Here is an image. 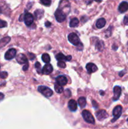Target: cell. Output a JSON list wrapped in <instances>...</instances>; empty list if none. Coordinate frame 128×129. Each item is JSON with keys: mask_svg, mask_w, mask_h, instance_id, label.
Here are the masks:
<instances>
[{"mask_svg": "<svg viewBox=\"0 0 128 129\" xmlns=\"http://www.w3.org/2000/svg\"><path fill=\"white\" fill-rule=\"evenodd\" d=\"M82 115L83 118L86 122L89 123H92V124H94L95 123V120H94V117L91 114V113L88 110H85L83 111Z\"/></svg>", "mask_w": 128, "mask_h": 129, "instance_id": "obj_2", "label": "cell"}, {"mask_svg": "<svg viewBox=\"0 0 128 129\" xmlns=\"http://www.w3.org/2000/svg\"><path fill=\"white\" fill-rule=\"evenodd\" d=\"M56 81L58 84L60 86L66 85L68 83V80L67 78L64 76H58L56 78Z\"/></svg>", "mask_w": 128, "mask_h": 129, "instance_id": "obj_11", "label": "cell"}, {"mask_svg": "<svg viewBox=\"0 0 128 129\" xmlns=\"http://www.w3.org/2000/svg\"><path fill=\"white\" fill-rule=\"evenodd\" d=\"M38 91L40 93H41L43 95L45 96V97L49 98L53 94V91L50 88L48 87L45 86H40L38 88Z\"/></svg>", "mask_w": 128, "mask_h": 129, "instance_id": "obj_1", "label": "cell"}, {"mask_svg": "<svg viewBox=\"0 0 128 129\" xmlns=\"http://www.w3.org/2000/svg\"><path fill=\"white\" fill-rule=\"evenodd\" d=\"M19 20H20V21H22L23 20H24V15H21V16H20V18H19Z\"/></svg>", "mask_w": 128, "mask_h": 129, "instance_id": "obj_35", "label": "cell"}, {"mask_svg": "<svg viewBox=\"0 0 128 129\" xmlns=\"http://www.w3.org/2000/svg\"><path fill=\"white\" fill-rule=\"evenodd\" d=\"M16 60L20 64H26L28 63L26 56L23 54H19L18 55H16Z\"/></svg>", "mask_w": 128, "mask_h": 129, "instance_id": "obj_8", "label": "cell"}, {"mask_svg": "<svg viewBox=\"0 0 128 129\" xmlns=\"http://www.w3.org/2000/svg\"><path fill=\"white\" fill-rule=\"evenodd\" d=\"M95 115H96L97 118L100 121L103 120L104 119H105V118L108 117L107 113L105 110H103L98 111Z\"/></svg>", "mask_w": 128, "mask_h": 129, "instance_id": "obj_10", "label": "cell"}, {"mask_svg": "<svg viewBox=\"0 0 128 129\" xmlns=\"http://www.w3.org/2000/svg\"><path fill=\"white\" fill-rule=\"evenodd\" d=\"M40 3L43 4L45 6H50L51 2L50 0H41V1H40Z\"/></svg>", "mask_w": 128, "mask_h": 129, "instance_id": "obj_25", "label": "cell"}, {"mask_svg": "<svg viewBox=\"0 0 128 129\" xmlns=\"http://www.w3.org/2000/svg\"><path fill=\"white\" fill-rule=\"evenodd\" d=\"M105 23H106V21H105V19L103 18H99L97 21L96 26L98 28H103L105 26Z\"/></svg>", "mask_w": 128, "mask_h": 129, "instance_id": "obj_17", "label": "cell"}, {"mask_svg": "<svg viewBox=\"0 0 128 129\" xmlns=\"http://www.w3.org/2000/svg\"><path fill=\"white\" fill-rule=\"evenodd\" d=\"M54 88H55V91L57 93H61L63 91V87L58 84H55L54 85Z\"/></svg>", "mask_w": 128, "mask_h": 129, "instance_id": "obj_24", "label": "cell"}, {"mask_svg": "<svg viewBox=\"0 0 128 129\" xmlns=\"http://www.w3.org/2000/svg\"><path fill=\"white\" fill-rule=\"evenodd\" d=\"M55 16L56 18V21L59 23L63 22L66 18V15L65 13L62 10L58 8L55 11Z\"/></svg>", "mask_w": 128, "mask_h": 129, "instance_id": "obj_3", "label": "cell"}, {"mask_svg": "<svg viewBox=\"0 0 128 129\" xmlns=\"http://www.w3.org/2000/svg\"><path fill=\"white\" fill-rule=\"evenodd\" d=\"M113 91H114V97L112 98L113 101H117V100H119L120 94H121V88L116 86L113 89Z\"/></svg>", "mask_w": 128, "mask_h": 129, "instance_id": "obj_9", "label": "cell"}, {"mask_svg": "<svg viewBox=\"0 0 128 129\" xmlns=\"http://www.w3.org/2000/svg\"><path fill=\"white\" fill-rule=\"evenodd\" d=\"M52 71H53V67L50 64H46V65H45L42 69V73L43 74H45V75L50 74Z\"/></svg>", "mask_w": 128, "mask_h": 129, "instance_id": "obj_14", "label": "cell"}, {"mask_svg": "<svg viewBox=\"0 0 128 129\" xmlns=\"http://www.w3.org/2000/svg\"><path fill=\"white\" fill-rule=\"evenodd\" d=\"M86 69L89 74L95 73L97 71L98 68L93 63H88L86 66Z\"/></svg>", "mask_w": 128, "mask_h": 129, "instance_id": "obj_12", "label": "cell"}, {"mask_svg": "<svg viewBox=\"0 0 128 129\" xmlns=\"http://www.w3.org/2000/svg\"><path fill=\"white\" fill-rule=\"evenodd\" d=\"M79 23V20H78L77 18H72L70 21V27H75V26H77Z\"/></svg>", "mask_w": 128, "mask_h": 129, "instance_id": "obj_21", "label": "cell"}, {"mask_svg": "<svg viewBox=\"0 0 128 129\" xmlns=\"http://www.w3.org/2000/svg\"><path fill=\"white\" fill-rule=\"evenodd\" d=\"M4 98H5V95H4V94H3L2 93H0V101L3 100L4 99Z\"/></svg>", "mask_w": 128, "mask_h": 129, "instance_id": "obj_33", "label": "cell"}, {"mask_svg": "<svg viewBox=\"0 0 128 129\" xmlns=\"http://www.w3.org/2000/svg\"><path fill=\"white\" fill-rule=\"evenodd\" d=\"M57 66L60 68H66V64L63 61H58L57 63Z\"/></svg>", "mask_w": 128, "mask_h": 129, "instance_id": "obj_26", "label": "cell"}, {"mask_svg": "<svg viewBox=\"0 0 128 129\" xmlns=\"http://www.w3.org/2000/svg\"><path fill=\"white\" fill-rule=\"evenodd\" d=\"M122 108L121 106L118 105L116 106L115 108L113 110V116H114V118L112 120V122H115L116 120H117L119 117H120L122 114Z\"/></svg>", "mask_w": 128, "mask_h": 129, "instance_id": "obj_5", "label": "cell"}, {"mask_svg": "<svg viewBox=\"0 0 128 129\" xmlns=\"http://www.w3.org/2000/svg\"><path fill=\"white\" fill-rule=\"evenodd\" d=\"M127 122H128V118H127Z\"/></svg>", "mask_w": 128, "mask_h": 129, "instance_id": "obj_37", "label": "cell"}, {"mask_svg": "<svg viewBox=\"0 0 128 129\" xmlns=\"http://www.w3.org/2000/svg\"><path fill=\"white\" fill-rule=\"evenodd\" d=\"M33 16L30 13L26 12L24 15V21H25V23L26 24V26H30L33 23Z\"/></svg>", "mask_w": 128, "mask_h": 129, "instance_id": "obj_6", "label": "cell"}, {"mask_svg": "<svg viewBox=\"0 0 128 129\" xmlns=\"http://www.w3.org/2000/svg\"><path fill=\"white\" fill-rule=\"evenodd\" d=\"M104 42H103L102 41H101V40L98 41L96 43V44H95V48H96L97 50H100V51L102 50L103 49H104Z\"/></svg>", "mask_w": 128, "mask_h": 129, "instance_id": "obj_22", "label": "cell"}, {"mask_svg": "<svg viewBox=\"0 0 128 129\" xmlns=\"http://www.w3.org/2000/svg\"><path fill=\"white\" fill-rule=\"evenodd\" d=\"M44 11L42 10H36V11L34 13V15H35V18H36L37 20L38 19H41V18L43 16Z\"/></svg>", "mask_w": 128, "mask_h": 129, "instance_id": "obj_19", "label": "cell"}, {"mask_svg": "<svg viewBox=\"0 0 128 129\" xmlns=\"http://www.w3.org/2000/svg\"><path fill=\"white\" fill-rule=\"evenodd\" d=\"M124 23L125 25H128V15H125L124 18Z\"/></svg>", "mask_w": 128, "mask_h": 129, "instance_id": "obj_30", "label": "cell"}, {"mask_svg": "<svg viewBox=\"0 0 128 129\" xmlns=\"http://www.w3.org/2000/svg\"><path fill=\"white\" fill-rule=\"evenodd\" d=\"M41 59H42V60L44 62L49 63L50 61V57L48 54L45 53V54H43L42 55V56H41Z\"/></svg>", "mask_w": 128, "mask_h": 129, "instance_id": "obj_23", "label": "cell"}, {"mask_svg": "<svg viewBox=\"0 0 128 129\" xmlns=\"http://www.w3.org/2000/svg\"><path fill=\"white\" fill-rule=\"evenodd\" d=\"M7 26V22L5 21H3V20H0V28H4Z\"/></svg>", "mask_w": 128, "mask_h": 129, "instance_id": "obj_28", "label": "cell"}, {"mask_svg": "<svg viewBox=\"0 0 128 129\" xmlns=\"http://www.w3.org/2000/svg\"><path fill=\"white\" fill-rule=\"evenodd\" d=\"M78 103H79V105L80 107V108H84L85 105H86V99L84 97H80L78 100Z\"/></svg>", "mask_w": 128, "mask_h": 129, "instance_id": "obj_20", "label": "cell"}, {"mask_svg": "<svg viewBox=\"0 0 128 129\" xmlns=\"http://www.w3.org/2000/svg\"><path fill=\"white\" fill-rule=\"evenodd\" d=\"M119 12L124 13L128 10V3L126 1H123L119 5V8H118Z\"/></svg>", "mask_w": 128, "mask_h": 129, "instance_id": "obj_16", "label": "cell"}, {"mask_svg": "<svg viewBox=\"0 0 128 129\" xmlns=\"http://www.w3.org/2000/svg\"><path fill=\"white\" fill-rule=\"evenodd\" d=\"M56 60L58 61H63V60H66V61H70L72 59L71 55H67L65 56L62 53H59L56 55Z\"/></svg>", "mask_w": 128, "mask_h": 129, "instance_id": "obj_13", "label": "cell"}, {"mask_svg": "<svg viewBox=\"0 0 128 129\" xmlns=\"http://www.w3.org/2000/svg\"><path fill=\"white\" fill-rule=\"evenodd\" d=\"M16 55V50L15 49H10L5 53V58L6 60H11Z\"/></svg>", "mask_w": 128, "mask_h": 129, "instance_id": "obj_7", "label": "cell"}, {"mask_svg": "<svg viewBox=\"0 0 128 129\" xmlns=\"http://www.w3.org/2000/svg\"><path fill=\"white\" fill-rule=\"evenodd\" d=\"M68 39L71 44L75 46H78L79 45V44H80L79 37L75 33H70L68 36Z\"/></svg>", "mask_w": 128, "mask_h": 129, "instance_id": "obj_4", "label": "cell"}, {"mask_svg": "<svg viewBox=\"0 0 128 129\" xmlns=\"http://www.w3.org/2000/svg\"><path fill=\"white\" fill-rule=\"evenodd\" d=\"M28 55L29 57H30V60H33V59L35 58V55H34V54H31V53H28Z\"/></svg>", "mask_w": 128, "mask_h": 129, "instance_id": "obj_32", "label": "cell"}, {"mask_svg": "<svg viewBox=\"0 0 128 129\" xmlns=\"http://www.w3.org/2000/svg\"><path fill=\"white\" fill-rule=\"evenodd\" d=\"M8 77V73L6 72L3 71L0 73V78H2V79H6Z\"/></svg>", "mask_w": 128, "mask_h": 129, "instance_id": "obj_27", "label": "cell"}, {"mask_svg": "<svg viewBox=\"0 0 128 129\" xmlns=\"http://www.w3.org/2000/svg\"><path fill=\"white\" fill-rule=\"evenodd\" d=\"M1 13H2V9H1V7H0V14H1Z\"/></svg>", "mask_w": 128, "mask_h": 129, "instance_id": "obj_36", "label": "cell"}, {"mask_svg": "<svg viewBox=\"0 0 128 129\" xmlns=\"http://www.w3.org/2000/svg\"><path fill=\"white\" fill-rule=\"evenodd\" d=\"M10 40H11V38L10 37H6L3 39H1L0 40V48L5 47L8 43L10 42Z\"/></svg>", "mask_w": 128, "mask_h": 129, "instance_id": "obj_18", "label": "cell"}, {"mask_svg": "<svg viewBox=\"0 0 128 129\" xmlns=\"http://www.w3.org/2000/svg\"><path fill=\"white\" fill-rule=\"evenodd\" d=\"M51 23L50 22H49V21H46V22H45V25H46V27H49V26H51Z\"/></svg>", "mask_w": 128, "mask_h": 129, "instance_id": "obj_34", "label": "cell"}, {"mask_svg": "<svg viewBox=\"0 0 128 129\" xmlns=\"http://www.w3.org/2000/svg\"><path fill=\"white\" fill-rule=\"evenodd\" d=\"M35 68L37 69L38 73H40V71H41V70H40V68H41V64H40V63L38 62H36L35 63Z\"/></svg>", "mask_w": 128, "mask_h": 129, "instance_id": "obj_29", "label": "cell"}, {"mask_svg": "<svg viewBox=\"0 0 128 129\" xmlns=\"http://www.w3.org/2000/svg\"><path fill=\"white\" fill-rule=\"evenodd\" d=\"M68 105H69V110L71 112H75L77 109V104L74 100H70L68 103Z\"/></svg>", "mask_w": 128, "mask_h": 129, "instance_id": "obj_15", "label": "cell"}, {"mask_svg": "<svg viewBox=\"0 0 128 129\" xmlns=\"http://www.w3.org/2000/svg\"><path fill=\"white\" fill-rule=\"evenodd\" d=\"M28 69V64H25V65H24V66L23 67V70L24 71H27Z\"/></svg>", "mask_w": 128, "mask_h": 129, "instance_id": "obj_31", "label": "cell"}]
</instances>
